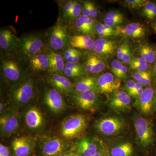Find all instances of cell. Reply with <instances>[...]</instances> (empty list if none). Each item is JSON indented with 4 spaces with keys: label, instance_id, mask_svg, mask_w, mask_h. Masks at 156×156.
<instances>
[{
    "label": "cell",
    "instance_id": "cell-28",
    "mask_svg": "<svg viewBox=\"0 0 156 156\" xmlns=\"http://www.w3.org/2000/svg\"><path fill=\"white\" fill-rule=\"evenodd\" d=\"M138 52L141 57L145 59L149 65H153L156 60V49L149 44L140 45L138 48Z\"/></svg>",
    "mask_w": 156,
    "mask_h": 156
},
{
    "label": "cell",
    "instance_id": "cell-18",
    "mask_svg": "<svg viewBox=\"0 0 156 156\" xmlns=\"http://www.w3.org/2000/svg\"><path fill=\"white\" fill-rule=\"evenodd\" d=\"M11 145L14 156H30L33 152L35 143L29 137L22 136L14 138Z\"/></svg>",
    "mask_w": 156,
    "mask_h": 156
},
{
    "label": "cell",
    "instance_id": "cell-5",
    "mask_svg": "<svg viewBox=\"0 0 156 156\" xmlns=\"http://www.w3.org/2000/svg\"><path fill=\"white\" fill-rule=\"evenodd\" d=\"M87 127V120L83 115L77 114L68 117L62 124L60 133L66 139H72L80 135Z\"/></svg>",
    "mask_w": 156,
    "mask_h": 156
},
{
    "label": "cell",
    "instance_id": "cell-13",
    "mask_svg": "<svg viewBox=\"0 0 156 156\" xmlns=\"http://www.w3.org/2000/svg\"><path fill=\"white\" fill-rule=\"evenodd\" d=\"M118 48V42L116 40L100 38L95 40L92 51L102 59H108L113 56Z\"/></svg>",
    "mask_w": 156,
    "mask_h": 156
},
{
    "label": "cell",
    "instance_id": "cell-34",
    "mask_svg": "<svg viewBox=\"0 0 156 156\" xmlns=\"http://www.w3.org/2000/svg\"><path fill=\"white\" fill-rule=\"evenodd\" d=\"M72 30H75L81 34L86 35L92 37L95 33L87 25L83 20L79 17L71 25Z\"/></svg>",
    "mask_w": 156,
    "mask_h": 156
},
{
    "label": "cell",
    "instance_id": "cell-2",
    "mask_svg": "<svg viewBox=\"0 0 156 156\" xmlns=\"http://www.w3.org/2000/svg\"><path fill=\"white\" fill-rule=\"evenodd\" d=\"M46 31V51L61 52L68 47L72 30L67 20L58 17L55 23Z\"/></svg>",
    "mask_w": 156,
    "mask_h": 156
},
{
    "label": "cell",
    "instance_id": "cell-46",
    "mask_svg": "<svg viewBox=\"0 0 156 156\" xmlns=\"http://www.w3.org/2000/svg\"><path fill=\"white\" fill-rule=\"evenodd\" d=\"M82 15L89 17V1H84L82 2Z\"/></svg>",
    "mask_w": 156,
    "mask_h": 156
},
{
    "label": "cell",
    "instance_id": "cell-35",
    "mask_svg": "<svg viewBox=\"0 0 156 156\" xmlns=\"http://www.w3.org/2000/svg\"><path fill=\"white\" fill-rule=\"evenodd\" d=\"M129 64L131 69L138 71H147L150 66L147 62L141 56L132 57Z\"/></svg>",
    "mask_w": 156,
    "mask_h": 156
},
{
    "label": "cell",
    "instance_id": "cell-31",
    "mask_svg": "<svg viewBox=\"0 0 156 156\" xmlns=\"http://www.w3.org/2000/svg\"><path fill=\"white\" fill-rule=\"evenodd\" d=\"M111 69L113 74L119 80L125 79L127 76L128 68L119 60L117 59L113 60L111 62Z\"/></svg>",
    "mask_w": 156,
    "mask_h": 156
},
{
    "label": "cell",
    "instance_id": "cell-42",
    "mask_svg": "<svg viewBox=\"0 0 156 156\" xmlns=\"http://www.w3.org/2000/svg\"><path fill=\"white\" fill-rule=\"evenodd\" d=\"M86 53L83 52L79 53V54H76L68 58L65 59L66 62H73V63H80L81 60H82L83 58L86 57L87 56L85 55Z\"/></svg>",
    "mask_w": 156,
    "mask_h": 156
},
{
    "label": "cell",
    "instance_id": "cell-50",
    "mask_svg": "<svg viewBox=\"0 0 156 156\" xmlns=\"http://www.w3.org/2000/svg\"><path fill=\"white\" fill-rule=\"evenodd\" d=\"M5 104L4 102H1V103H0V112H1V114H2L3 113L5 112Z\"/></svg>",
    "mask_w": 156,
    "mask_h": 156
},
{
    "label": "cell",
    "instance_id": "cell-11",
    "mask_svg": "<svg viewBox=\"0 0 156 156\" xmlns=\"http://www.w3.org/2000/svg\"><path fill=\"white\" fill-rule=\"evenodd\" d=\"M29 69L37 75L45 76L49 73V61L47 51L34 55L25 60Z\"/></svg>",
    "mask_w": 156,
    "mask_h": 156
},
{
    "label": "cell",
    "instance_id": "cell-12",
    "mask_svg": "<svg viewBox=\"0 0 156 156\" xmlns=\"http://www.w3.org/2000/svg\"><path fill=\"white\" fill-rule=\"evenodd\" d=\"M18 48V37L12 30L5 27L0 30L1 54L17 53Z\"/></svg>",
    "mask_w": 156,
    "mask_h": 156
},
{
    "label": "cell",
    "instance_id": "cell-14",
    "mask_svg": "<svg viewBox=\"0 0 156 156\" xmlns=\"http://www.w3.org/2000/svg\"><path fill=\"white\" fill-rule=\"evenodd\" d=\"M96 79L98 92L102 94H111L119 90L121 86L120 80L112 73H103L96 77Z\"/></svg>",
    "mask_w": 156,
    "mask_h": 156
},
{
    "label": "cell",
    "instance_id": "cell-22",
    "mask_svg": "<svg viewBox=\"0 0 156 156\" xmlns=\"http://www.w3.org/2000/svg\"><path fill=\"white\" fill-rule=\"evenodd\" d=\"M73 83L75 92L92 91L98 92L96 77L85 76L74 80Z\"/></svg>",
    "mask_w": 156,
    "mask_h": 156
},
{
    "label": "cell",
    "instance_id": "cell-7",
    "mask_svg": "<svg viewBox=\"0 0 156 156\" xmlns=\"http://www.w3.org/2000/svg\"><path fill=\"white\" fill-rule=\"evenodd\" d=\"M134 127L140 145L144 148H147L152 145L154 132L151 123L144 118L138 117L135 120Z\"/></svg>",
    "mask_w": 156,
    "mask_h": 156
},
{
    "label": "cell",
    "instance_id": "cell-1",
    "mask_svg": "<svg viewBox=\"0 0 156 156\" xmlns=\"http://www.w3.org/2000/svg\"><path fill=\"white\" fill-rule=\"evenodd\" d=\"M0 72L1 77L10 87L32 74L25 60L17 53L0 54Z\"/></svg>",
    "mask_w": 156,
    "mask_h": 156
},
{
    "label": "cell",
    "instance_id": "cell-36",
    "mask_svg": "<svg viewBox=\"0 0 156 156\" xmlns=\"http://www.w3.org/2000/svg\"><path fill=\"white\" fill-rule=\"evenodd\" d=\"M57 4L59 7V13L58 17L65 20L73 6L74 1L63 0L57 1Z\"/></svg>",
    "mask_w": 156,
    "mask_h": 156
},
{
    "label": "cell",
    "instance_id": "cell-33",
    "mask_svg": "<svg viewBox=\"0 0 156 156\" xmlns=\"http://www.w3.org/2000/svg\"><path fill=\"white\" fill-rule=\"evenodd\" d=\"M132 77L142 86H147L151 84L152 77L150 71H135L131 74Z\"/></svg>",
    "mask_w": 156,
    "mask_h": 156
},
{
    "label": "cell",
    "instance_id": "cell-3",
    "mask_svg": "<svg viewBox=\"0 0 156 156\" xmlns=\"http://www.w3.org/2000/svg\"><path fill=\"white\" fill-rule=\"evenodd\" d=\"M37 76L31 74L19 83L10 87L9 96L14 106H24L34 98L38 93Z\"/></svg>",
    "mask_w": 156,
    "mask_h": 156
},
{
    "label": "cell",
    "instance_id": "cell-52",
    "mask_svg": "<svg viewBox=\"0 0 156 156\" xmlns=\"http://www.w3.org/2000/svg\"><path fill=\"white\" fill-rule=\"evenodd\" d=\"M61 156H78L76 154H75L74 153H66L62 155Z\"/></svg>",
    "mask_w": 156,
    "mask_h": 156
},
{
    "label": "cell",
    "instance_id": "cell-51",
    "mask_svg": "<svg viewBox=\"0 0 156 156\" xmlns=\"http://www.w3.org/2000/svg\"><path fill=\"white\" fill-rule=\"evenodd\" d=\"M93 156H105V154H104L103 151L98 150L97 153L95 154Z\"/></svg>",
    "mask_w": 156,
    "mask_h": 156
},
{
    "label": "cell",
    "instance_id": "cell-40",
    "mask_svg": "<svg viewBox=\"0 0 156 156\" xmlns=\"http://www.w3.org/2000/svg\"><path fill=\"white\" fill-rule=\"evenodd\" d=\"M82 52L83 51L68 46L67 48H65L64 50L62 51L60 53L62 55L63 58H64V60H65L66 58H69L74 55H75L76 54H79Z\"/></svg>",
    "mask_w": 156,
    "mask_h": 156
},
{
    "label": "cell",
    "instance_id": "cell-16",
    "mask_svg": "<svg viewBox=\"0 0 156 156\" xmlns=\"http://www.w3.org/2000/svg\"><path fill=\"white\" fill-rule=\"evenodd\" d=\"M71 96L76 105L85 110H95L99 101L97 93L92 91L74 92Z\"/></svg>",
    "mask_w": 156,
    "mask_h": 156
},
{
    "label": "cell",
    "instance_id": "cell-26",
    "mask_svg": "<svg viewBox=\"0 0 156 156\" xmlns=\"http://www.w3.org/2000/svg\"><path fill=\"white\" fill-rule=\"evenodd\" d=\"M98 150L96 144L85 138L77 143L75 154L78 156H93Z\"/></svg>",
    "mask_w": 156,
    "mask_h": 156
},
{
    "label": "cell",
    "instance_id": "cell-45",
    "mask_svg": "<svg viewBox=\"0 0 156 156\" xmlns=\"http://www.w3.org/2000/svg\"><path fill=\"white\" fill-rule=\"evenodd\" d=\"M89 17L95 18L98 15L97 8L95 5V3L89 1Z\"/></svg>",
    "mask_w": 156,
    "mask_h": 156
},
{
    "label": "cell",
    "instance_id": "cell-25",
    "mask_svg": "<svg viewBox=\"0 0 156 156\" xmlns=\"http://www.w3.org/2000/svg\"><path fill=\"white\" fill-rule=\"evenodd\" d=\"M25 122L27 126L32 130L40 128L44 123V118L41 111L36 107H32L25 114Z\"/></svg>",
    "mask_w": 156,
    "mask_h": 156
},
{
    "label": "cell",
    "instance_id": "cell-23",
    "mask_svg": "<svg viewBox=\"0 0 156 156\" xmlns=\"http://www.w3.org/2000/svg\"><path fill=\"white\" fill-rule=\"evenodd\" d=\"M47 52L49 61L48 73L64 76L66 62L60 52L53 51H48Z\"/></svg>",
    "mask_w": 156,
    "mask_h": 156
},
{
    "label": "cell",
    "instance_id": "cell-44",
    "mask_svg": "<svg viewBox=\"0 0 156 156\" xmlns=\"http://www.w3.org/2000/svg\"><path fill=\"white\" fill-rule=\"evenodd\" d=\"M128 44L127 43H123L117 48L116 51L117 57L119 61L120 60L122 61Z\"/></svg>",
    "mask_w": 156,
    "mask_h": 156
},
{
    "label": "cell",
    "instance_id": "cell-48",
    "mask_svg": "<svg viewBox=\"0 0 156 156\" xmlns=\"http://www.w3.org/2000/svg\"><path fill=\"white\" fill-rule=\"evenodd\" d=\"M10 151L5 146L0 144V156H10Z\"/></svg>",
    "mask_w": 156,
    "mask_h": 156
},
{
    "label": "cell",
    "instance_id": "cell-55",
    "mask_svg": "<svg viewBox=\"0 0 156 156\" xmlns=\"http://www.w3.org/2000/svg\"></svg>",
    "mask_w": 156,
    "mask_h": 156
},
{
    "label": "cell",
    "instance_id": "cell-47",
    "mask_svg": "<svg viewBox=\"0 0 156 156\" xmlns=\"http://www.w3.org/2000/svg\"><path fill=\"white\" fill-rule=\"evenodd\" d=\"M136 83L133 80H128L125 85V88L126 90V92L129 93L134 89L136 86Z\"/></svg>",
    "mask_w": 156,
    "mask_h": 156
},
{
    "label": "cell",
    "instance_id": "cell-39",
    "mask_svg": "<svg viewBox=\"0 0 156 156\" xmlns=\"http://www.w3.org/2000/svg\"><path fill=\"white\" fill-rule=\"evenodd\" d=\"M147 2L146 0H126L125 3L126 5L131 9H138L143 8Z\"/></svg>",
    "mask_w": 156,
    "mask_h": 156
},
{
    "label": "cell",
    "instance_id": "cell-29",
    "mask_svg": "<svg viewBox=\"0 0 156 156\" xmlns=\"http://www.w3.org/2000/svg\"><path fill=\"white\" fill-rule=\"evenodd\" d=\"M134 149L133 145L129 142L123 143L113 147L110 151L111 156H131Z\"/></svg>",
    "mask_w": 156,
    "mask_h": 156
},
{
    "label": "cell",
    "instance_id": "cell-19",
    "mask_svg": "<svg viewBox=\"0 0 156 156\" xmlns=\"http://www.w3.org/2000/svg\"><path fill=\"white\" fill-rule=\"evenodd\" d=\"M131 101L130 96L125 91L117 90L110 94V106L117 111L128 110L130 108Z\"/></svg>",
    "mask_w": 156,
    "mask_h": 156
},
{
    "label": "cell",
    "instance_id": "cell-54",
    "mask_svg": "<svg viewBox=\"0 0 156 156\" xmlns=\"http://www.w3.org/2000/svg\"><path fill=\"white\" fill-rule=\"evenodd\" d=\"M154 103L156 105V92L155 93L154 97Z\"/></svg>",
    "mask_w": 156,
    "mask_h": 156
},
{
    "label": "cell",
    "instance_id": "cell-38",
    "mask_svg": "<svg viewBox=\"0 0 156 156\" xmlns=\"http://www.w3.org/2000/svg\"><path fill=\"white\" fill-rule=\"evenodd\" d=\"M142 14L148 20H155L156 19V4L148 1L142 8Z\"/></svg>",
    "mask_w": 156,
    "mask_h": 156
},
{
    "label": "cell",
    "instance_id": "cell-15",
    "mask_svg": "<svg viewBox=\"0 0 156 156\" xmlns=\"http://www.w3.org/2000/svg\"><path fill=\"white\" fill-rule=\"evenodd\" d=\"M124 127L122 120L116 117L103 118L98 121L95 128L101 134L105 135H112L119 132Z\"/></svg>",
    "mask_w": 156,
    "mask_h": 156
},
{
    "label": "cell",
    "instance_id": "cell-21",
    "mask_svg": "<svg viewBox=\"0 0 156 156\" xmlns=\"http://www.w3.org/2000/svg\"><path fill=\"white\" fill-rule=\"evenodd\" d=\"M95 40L92 37L81 34H72L70 37L69 46L80 50H93Z\"/></svg>",
    "mask_w": 156,
    "mask_h": 156
},
{
    "label": "cell",
    "instance_id": "cell-4",
    "mask_svg": "<svg viewBox=\"0 0 156 156\" xmlns=\"http://www.w3.org/2000/svg\"><path fill=\"white\" fill-rule=\"evenodd\" d=\"M47 31H32L18 37L17 54L24 60L34 55L46 51Z\"/></svg>",
    "mask_w": 156,
    "mask_h": 156
},
{
    "label": "cell",
    "instance_id": "cell-9",
    "mask_svg": "<svg viewBox=\"0 0 156 156\" xmlns=\"http://www.w3.org/2000/svg\"><path fill=\"white\" fill-rule=\"evenodd\" d=\"M68 144L63 139L56 136L49 137L42 143L41 156H61L67 153Z\"/></svg>",
    "mask_w": 156,
    "mask_h": 156
},
{
    "label": "cell",
    "instance_id": "cell-32",
    "mask_svg": "<svg viewBox=\"0 0 156 156\" xmlns=\"http://www.w3.org/2000/svg\"><path fill=\"white\" fill-rule=\"evenodd\" d=\"M95 32L101 38H105L106 37L117 36L119 34L118 30H115L113 27L101 23L96 24Z\"/></svg>",
    "mask_w": 156,
    "mask_h": 156
},
{
    "label": "cell",
    "instance_id": "cell-6",
    "mask_svg": "<svg viewBox=\"0 0 156 156\" xmlns=\"http://www.w3.org/2000/svg\"><path fill=\"white\" fill-rule=\"evenodd\" d=\"M42 96L46 106L54 113H60L65 109L66 103L64 95L48 84L43 88Z\"/></svg>",
    "mask_w": 156,
    "mask_h": 156
},
{
    "label": "cell",
    "instance_id": "cell-24",
    "mask_svg": "<svg viewBox=\"0 0 156 156\" xmlns=\"http://www.w3.org/2000/svg\"><path fill=\"white\" fill-rule=\"evenodd\" d=\"M117 30L119 34L122 33L126 36L134 39L143 38L146 34V29L144 26L139 23H131L124 28Z\"/></svg>",
    "mask_w": 156,
    "mask_h": 156
},
{
    "label": "cell",
    "instance_id": "cell-8",
    "mask_svg": "<svg viewBox=\"0 0 156 156\" xmlns=\"http://www.w3.org/2000/svg\"><path fill=\"white\" fill-rule=\"evenodd\" d=\"M44 79L47 84L63 95L71 96L75 92L73 83L65 76L48 73Z\"/></svg>",
    "mask_w": 156,
    "mask_h": 156
},
{
    "label": "cell",
    "instance_id": "cell-49",
    "mask_svg": "<svg viewBox=\"0 0 156 156\" xmlns=\"http://www.w3.org/2000/svg\"><path fill=\"white\" fill-rule=\"evenodd\" d=\"M152 79H154L156 81V60L154 63L153 64L151 70Z\"/></svg>",
    "mask_w": 156,
    "mask_h": 156
},
{
    "label": "cell",
    "instance_id": "cell-17",
    "mask_svg": "<svg viewBox=\"0 0 156 156\" xmlns=\"http://www.w3.org/2000/svg\"><path fill=\"white\" fill-rule=\"evenodd\" d=\"M154 95L152 87H147L141 95L136 98L134 106L144 114L149 115L153 107Z\"/></svg>",
    "mask_w": 156,
    "mask_h": 156
},
{
    "label": "cell",
    "instance_id": "cell-41",
    "mask_svg": "<svg viewBox=\"0 0 156 156\" xmlns=\"http://www.w3.org/2000/svg\"><path fill=\"white\" fill-rule=\"evenodd\" d=\"M144 90V89H143L142 85L136 82L135 88L132 91L129 92L128 94L129 96L135 98L136 99L141 95L143 92Z\"/></svg>",
    "mask_w": 156,
    "mask_h": 156
},
{
    "label": "cell",
    "instance_id": "cell-27",
    "mask_svg": "<svg viewBox=\"0 0 156 156\" xmlns=\"http://www.w3.org/2000/svg\"><path fill=\"white\" fill-rule=\"evenodd\" d=\"M64 76L71 80L87 76V74L82 63L66 62Z\"/></svg>",
    "mask_w": 156,
    "mask_h": 156
},
{
    "label": "cell",
    "instance_id": "cell-43",
    "mask_svg": "<svg viewBox=\"0 0 156 156\" xmlns=\"http://www.w3.org/2000/svg\"><path fill=\"white\" fill-rule=\"evenodd\" d=\"M132 52L131 48L129 46V44H128L126 48V51L124 53V56H123L122 59V63H126V64H129L131 62V59L132 58Z\"/></svg>",
    "mask_w": 156,
    "mask_h": 156
},
{
    "label": "cell",
    "instance_id": "cell-20",
    "mask_svg": "<svg viewBox=\"0 0 156 156\" xmlns=\"http://www.w3.org/2000/svg\"><path fill=\"white\" fill-rule=\"evenodd\" d=\"M82 64L87 75L98 74L105 68V64L102 58L95 53H89Z\"/></svg>",
    "mask_w": 156,
    "mask_h": 156
},
{
    "label": "cell",
    "instance_id": "cell-53",
    "mask_svg": "<svg viewBox=\"0 0 156 156\" xmlns=\"http://www.w3.org/2000/svg\"><path fill=\"white\" fill-rule=\"evenodd\" d=\"M153 28L154 30L155 33L156 34V19L154 20V22L153 24Z\"/></svg>",
    "mask_w": 156,
    "mask_h": 156
},
{
    "label": "cell",
    "instance_id": "cell-30",
    "mask_svg": "<svg viewBox=\"0 0 156 156\" xmlns=\"http://www.w3.org/2000/svg\"><path fill=\"white\" fill-rule=\"evenodd\" d=\"M124 20V16L121 12L117 11H110L105 15L104 20V24L113 27L122 23Z\"/></svg>",
    "mask_w": 156,
    "mask_h": 156
},
{
    "label": "cell",
    "instance_id": "cell-10",
    "mask_svg": "<svg viewBox=\"0 0 156 156\" xmlns=\"http://www.w3.org/2000/svg\"><path fill=\"white\" fill-rule=\"evenodd\" d=\"M20 125L19 115L14 111L3 113L0 118L1 134L2 136L8 137L14 134Z\"/></svg>",
    "mask_w": 156,
    "mask_h": 156
},
{
    "label": "cell",
    "instance_id": "cell-37",
    "mask_svg": "<svg viewBox=\"0 0 156 156\" xmlns=\"http://www.w3.org/2000/svg\"><path fill=\"white\" fill-rule=\"evenodd\" d=\"M82 15V5L78 1H74L73 6L66 18L71 25L77 19Z\"/></svg>",
    "mask_w": 156,
    "mask_h": 156
}]
</instances>
